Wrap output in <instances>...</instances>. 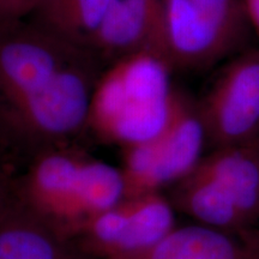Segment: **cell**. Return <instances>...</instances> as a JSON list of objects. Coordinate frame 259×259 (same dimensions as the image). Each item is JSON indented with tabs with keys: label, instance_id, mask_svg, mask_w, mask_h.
Returning a JSON list of instances; mask_svg holds the SVG:
<instances>
[{
	"label": "cell",
	"instance_id": "obj_1",
	"mask_svg": "<svg viewBox=\"0 0 259 259\" xmlns=\"http://www.w3.org/2000/svg\"><path fill=\"white\" fill-rule=\"evenodd\" d=\"M90 53L30 19L0 25V118L12 138L42 142L70 124Z\"/></svg>",
	"mask_w": 259,
	"mask_h": 259
},
{
	"label": "cell",
	"instance_id": "obj_2",
	"mask_svg": "<svg viewBox=\"0 0 259 259\" xmlns=\"http://www.w3.org/2000/svg\"><path fill=\"white\" fill-rule=\"evenodd\" d=\"M170 65L155 53H138L106 67L90 102L88 126L121 148L143 143L166 126L176 89Z\"/></svg>",
	"mask_w": 259,
	"mask_h": 259
},
{
	"label": "cell",
	"instance_id": "obj_3",
	"mask_svg": "<svg viewBox=\"0 0 259 259\" xmlns=\"http://www.w3.org/2000/svg\"><path fill=\"white\" fill-rule=\"evenodd\" d=\"M250 27L242 0H161V56L171 69H208L236 51Z\"/></svg>",
	"mask_w": 259,
	"mask_h": 259
},
{
	"label": "cell",
	"instance_id": "obj_4",
	"mask_svg": "<svg viewBox=\"0 0 259 259\" xmlns=\"http://www.w3.org/2000/svg\"><path fill=\"white\" fill-rule=\"evenodd\" d=\"M208 142L199 105L176 89L173 107L163 130L143 143L122 148L125 198L160 192L192 173Z\"/></svg>",
	"mask_w": 259,
	"mask_h": 259
},
{
	"label": "cell",
	"instance_id": "obj_5",
	"mask_svg": "<svg viewBox=\"0 0 259 259\" xmlns=\"http://www.w3.org/2000/svg\"><path fill=\"white\" fill-rule=\"evenodd\" d=\"M174 205L161 192L125 198L85 222L71 240L88 259H121L153 247L176 228Z\"/></svg>",
	"mask_w": 259,
	"mask_h": 259
},
{
	"label": "cell",
	"instance_id": "obj_6",
	"mask_svg": "<svg viewBox=\"0 0 259 259\" xmlns=\"http://www.w3.org/2000/svg\"><path fill=\"white\" fill-rule=\"evenodd\" d=\"M199 111L215 149L259 143V48L227 65Z\"/></svg>",
	"mask_w": 259,
	"mask_h": 259
},
{
	"label": "cell",
	"instance_id": "obj_7",
	"mask_svg": "<svg viewBox=\"0 0 259 259\" xmlns=\"http://www.w3.org/2000/svg\"><path fill=\"white\" fill-rule=\"evenodd\" d=\"M85 155L67 145L35 155L14 189L32 212L71 238L80 227L82 180Z\"/></svg>",
	"mask_w": 259,
	"mask_h": 259
},
{
	"label": "cell",
	"instance_id": "obj_8",
	"mask_svg": "<svg viewBox=\"0 0 259 259\" xmlns=\"http://www.w3.org/2000/svg\"><path fill=\"white\" fill-rule=\"evenodd\" d=\"M0 259H88L63 233L19 199L14 185L0 181Z\"/></svg>",
	"mask_w": 259,
	"mask_h": 259
},
{
	"label": "cell",
	"instance_id": "obj_9",
	"mask_svg": "<svg viewBox=\"0 0 259 259\" xmlns=\"http://www.w3.org/2000/svg\"><path fill=\"white\" fill-rule=\"evenodd\" d=\"M92 52L106 67L138 53L162 57L161 0H111Z\"/></svg>",
	"mask_w": 259,
	"mask_h": 259
},
{
	"label": "cell",
	"instance_id": "obj_10",
	"mask_svg": "<svg viewBox=\"0 0 259 259\" xmlns=\"http://www.w3.org/2000/svg\"><path fill=\"white\" fill-rule=\"evenodd\" d=\"M121 259H259V232L239 235L202 225L176 227L153 247Z\"/></svg>",
	"mask_w": 259,
	"mask_h": 259
},
{
	"label": "cell",
	"instance_id": "obj_11",
	"mask_svg": "<svg viewBox=\"0 0 259 259\" xmlns=\"http://www.w3.org/2000/svg\"><path fill=\"white\" fill-rule=\"evenodd\" d=\"M171 204L198 225L239 235L259 232L248 225L225 187L199 166L176 184Z\"/></svg>",
	"mask_w": 259,
	"mask_h": 259
},
{
	"label": "cell",
	"instance_id": "obj_12",
	"mask_svg": "<svg viewBox=\"0 0 259 259\" xmlns=\"http://www.w3.org/2000/svg\"><path fill=\"white\" fill-rule=\"evenodd\" d=\"M198 166L225 187L248 225L259 231V143L218 148Z\"/></svg>",
	"mask_w": 259,
	"mask_h": 259
},
{
	"label": "cell",
	"instance_id": "obj_13",
	"mask_svg": "<svg viewBox=\"0 0 259 259\" xmlns=\"http://www.w3.org/2000/svg\"><path fill=\"white\" fill-rule=\"evenodd\" d=\"M111 0H47L30 21L70 44L92 52Z\"/></svg>",
	"mask_w": 259,
	"mask_h": 259
},
{
	"label": "cell",
	"instance_id": "obj_14",
	"mask_svg": "<svg viewBox=\"0 0 259 259\" xmlns=\"http://www.w3.org/2000/svg\"><path fill=\"white\" fill-rule=\"evenodd\" d=\"M47 0H0V25L30 18Z\"/></svg>",
	"mask_w": 259,
	"mask_h": 259
},
{
	"label": "cell",
	"instance_id": "obj_15",
	"mask_svg": "<svg viewBox=\"0 0 259 259\" xmlns=\"http://www.w3.org/2000/svg\"><path fill=\"white\" fill-rule=\"evenodd\" d=\"M250 27L259 35V0H242Z\"/></svg>",
	"mask_w": 259,
	"mask_h": 259
},
{
	"label": "cell",
	"instance_id": "obj_16",
	"mask_svg": "<svg viewBox=\"0 0 259 259\" xmlns=\"http://www.w3.org/2000/svg\"><path fill=\"white\" fill-rule=\"evenodd\" d=\"M0 181H2V179H0Z\"/></svg>",
	"mask_w": 259,
	"mask_h": 259
}]
</instances>
